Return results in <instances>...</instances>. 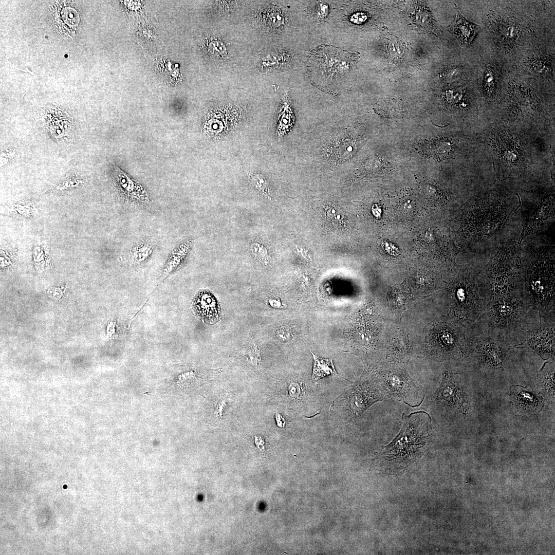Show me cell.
<instances>
[{"label": "cell", "instance_id": "6da1fadb", "mask_svg": "<svg viewBox=\"0 0 555 555\" xmlns=\"http://www.w3.org/2000/svg\"><path fill=\"white\" fill-rule=\"evenodd\" d=\"M529 310L522 291L518 289L491 295L485 311L477 322L484 333L516 347L528 336Z\"/></svg>", "mask_w": 555, "mask_h": 555}, {"label": "cell", "instance_id": "7a4b0ae2", "mask_svg": "<svg viewBox=\"0 0 555 555\" xmlns=\"http://www.w3.org/2000/svg\"><path fill=\"white\" fill-rule=\"evenodd\" d=\"M431 423L430 415L423 411L402 414L399 433L380 453L384 471L399 473L422 456L431 439Z\"/></svg>", "mask_w": 555, "mask_h": 555}, {"label": "cell", "instance_id": "3957f363", "mask_svg": "<svg viewBox=\"0 0 555 555\" xmlns=\"http://www.w3.org/2000/svg\"><path fill=\"white\" fill-rule=\"evenodd\" d=\"M358 59L357 53L331 45H320L309 54L308 70L310 80L320 88L336 89L342 85Z\"/></svg>", "mask_w": 555, "mask_h": 555}, {"label": "cell", "instance_id": "277c9868", "mask_svg": "<svg viewBox=\"0 0 555 555\" xmlns=\"http://www.w3.org/2000/svg\"><path fill=\"white\" fill-rule=\"evenodd\" d=\"M381 385L388 398L402 401L413 408L419 406L425 398L424 388L403 372H386Z\"/></svg>", "mask_w": 555, "mask_h": 555}, {"label": "cell", "instance_id": "5b68a950", "mask_svg": "<svg viewBox=\"0 0 555 555\" xmlns=\"http://www.w3.org/2000/svg\"><path fill=\"white\" fill-rule=\"evenodd\" d=\"M512 348L482 331L474 343L471 354H474L483 368L504 370Z\"/></svg>", "mask_w": 555, "mask_h": 555}, {"label": "cell", "instance_id": "8992f818", "mask_svg": "<svg viewBox=\"0 0 555 555\" xmlns=\"http://www.w3.org/2000/svg\"><path fill=\"white\" fill-rule=\"evenodd\" d=\"M435 400L447 409L467 415L471 411L468 396L459 377L444 371L440 386L436 391Z\"/></svg>", "mask_w": 555, "mask_h": 555}, {"label": "cell", "instance_id": "52a82bcc", "mask_svg": "<svg viewBox=\"0 0 555 555\" xmlns=\"http://www.w3.org/2000/svg\"><path fill=\"white\" fill-rule=\"evenodd\" d=\"M114 179L118 190L127 201L142 204L150 202V196L143 186L116 166Z\"/></svg>", "mask_w": 555, "mask_h": 555}, {"label": "cell", "instance_id": "ba28073f", "mask_svg": "<svg viewBox=\"0 0 555 555\" xmlns=\"http://www.w3.org/2000/svg\"><path fill=\"white\" fill-rule=\"evenodd\" d=\"M510 398L513 405L525 413L537 414L544 406L542 396L534 391L520 385L511 386Z\"/></svg>", "mask_w": 555, "mask_h": 555}, {"label": "cell", "instance_id": "9c48e42d", "mask_svg": "<svg viewBox=\"0 0 555 555\" xmlns=\"http://www.w3.org/2000/svg\"><path fill=\"white\" fill-rule=\"evenodd\" d=\"M521 345H526L542 358H553L554 356V326L542 327L528 332Z\"/></svg>", "mask_w": 555, "mask_h": 555}, {"label": "cell", "instance_id": "30bf717a", "mask_svg": "<svg viewBox=\"0 0 555 555\" xmlns=\"http://www.w3.org/2000/svg\"><path fill=\"white\" fill-rule=\"evenodd\" d=\"M193 308L197 316L206 323L211 324L218 320V305L209 292L204 290L199 292L195 298Z\"/></svg>", "mask_w": 555, "mask_h": 555}, {"label": "cell", "instance_id": "8fae6325", "mask_svg": "<svg viewBox=\"0 0 555 555\" xmlns=\"http://www.w3.org/2000/svg\"><path fill=\"white\" fill-rule=\"evenodd\" d=\"M480 29V26L469 21L458 11L449 26L450 31L466 46L470 45Z\"/></svg>", "mask_w": 555, "mask_h": 555}, {"label": "cell", "instance_id": "7c38bea8", "mask_svg": "<svg viewBox=\"0 0 555 555\" xmlns=\"http://www.w3.org/2000/svg\"><path fill=\"white\" fill-rule=\"evenodd\" d=\"M537 378L542 394L549 400L554 398V363L546 361L540 368Z\"/></svg>", "mask_w": 555, "mask_h": 555}, {"label": "cell", "instance_id": "4fadbf2b", "mask_svg": "<svg viewBox=\"0 0 555 555\" xmlns=\"http://www.w3.org/2000/svg\"><path fill=\"white\" fill-rule=\"evenodd\" d=\"M153 252L152 244L141 241L134 244L128 253V260L132 265H138L146 261Z\"/></svg>", "mask_w": 555, "mask_h": 555}, {"label": "cell", "instance_id": "5bb4252c", "mask_svg": "<svg viewBox=\"0 0 555 555\" xmlns=\"http://www.w3.org/2000/svg\"><path fill=\"white\" fill-rule=\"evenodd\" d=\"M313 358L312 378L318 380L330 375H337L331 359L321 358L311 353Z\"/></svg>", "mask_w": 555, "mask_h": 555}, {"label": "cell", "instance_id": "9a60e30c", "mask_svg": "<svg viewBox=\"0 0 555 555\" xmlns=\"http://www.w3.org/2000/svg\"><path fill=\"white\" fill-rule=\"evenodd\" d=\"M192 243L191 239L188 240L173 250L165 265L164 273L168 274L183 261L190 250Z\"/></svg>", "mask_w": 555, "mask_h": 555}, {"label": "cell", "instance_id": "2e32d148", "mask_svg": "<svg viewBox=\"0 0 555 555\" xmlns=\"http://www.w3.org/2000/svg\"><path fill=\"white\" fill-rule=\"evenodd\" d=\"M251 182L256 190L263 194L268 199H271L268 183L263 175H253L251 178Z\"/></svg>", "mask_w": 555, "mask_h": 555}, {"label": "cell", "instance_id": "e0dca14e", "mask_svg": "<svg viewBox=\"0 0 555 555\" xmlns=\"http://www.w3.org/2000/svg\"><path fill=\"white\" fill-rule=\"evenodd\" d=\"M413 14L414 21L416 22L415 23L418 26L424 28V27L429 28L428 26L432 25V19L431 18L430 12L424 9V8L419 7L418 9H415Z\"/></svg>", "mask_w": 555, "mask_h": 555}, {"label": "cell", "instance_id": "ac0fdd59", "mask_svg": "<svg viewBox=\"0 0 555 555\" xmlns=\"http://www.w3.org/2000/svg\"><path fill=\"white\" fill-rule=\"evenodd\" d=\"M250 249L252 255L264 263L267 264L269 260V252L264 245L255 242L251 245Z\"/></svg>", "mask_w": 555, "mask_h": 555}, {"label": "cell", "instance_id": "d6986e66", "mask_svg": "<svg viewBox=\"0 0 555 555\" xmlns=\"http://www.w3.org/2000/svg\"><path fill=\"white\" fill-rule=\"evenodd\" d=\"M387 49L391 56L395 59H400L404 52V47L402 44L394 40L387 42Z\"/></svg>", "mask_w": 555, "mask_h": 555}, {"label": "cell", "instance_id": "ffe728a7", "mask_svg": "<svg viewBox=\"0 0 555 555\" xmlns=\"http://www.w3.org/2000/svg\"><path fill=\"white\" fill-rule=\"evenodd\" d=\"M326 216L331 220L336 222H341L344 217L342 211L334 207L326 209Z\"/></svg>", "mask_w": 555, "mask_h": 555}, {"label": "cell", "instance_id": "44dd1931", "mask_svg": "<svg viewBox=\"0 0 555 555\" xmlns=\"http://www.w3.org/2000/svg\"><path fill=\"white\" fill-rule=\"evenodd\" d=\"M484 81L485 86L487 87H492L494 82V76L491 70L488 69L486 72Z\"/></svg>", "mask_w": 555, "mask_h": 555}, {"label": "cell", "instance_id": "7402d4cb", "mask_svg": "<svg viewBox=\"0 0 555 555\" xmlns=\"http://www.w3.org/2000/svg\"><path fill=\"white\" fill-rule=\"evenodd\" d=\"M448 96L450 99H459L461 96V92L459 90H450L448 91Z\"/></svg>", "mask_w": 555, "mask_h": 555}, {"label": "cell", "instance_id": "603a6c76", "mask_svg": "<svg viewBox=\"0 0 555 555\" xmlns=\"http://www.w3.org/2000/svg\"><path fill=\"white\" fill-rule=\"evenodd\" d=\"M297 385L295 384H292L290 385L289 388V393L292 396H295L299 393V387H297Z\"/></svg>", "mask_w": 555, "mask_h": 555}, {"label": "cell", "instance_id": "cb8c5ba5", "mask_svg": "<svg viewBox=\"0 0 555 555\" xmlns=\"http://www.w3.org/2000/svg\"><path fill=\"white\" fill-rule=\"evenodd\" d=\"M353 17L355 22H364L366 18V16L362 14H355L353 16Z\"/></svg>", "mask_w": 555, "mask_h": 555}, {"label": "cell", "instance_id": "d4e9b609", "mask_svg": "<svg viewBox=\"0 0 555 555\" xmlns=\"http://www.w3.org/2000/svg\"><path fill=\"white\" fill-rule=\"evenodd\" d=\"M275 418L278 426L281 428L284 427L285 421L282 416L279 414H276Z\"/></svg>", "mask_w": 555, "mask_h": 555}, {"label": "cell", "instance_id": "484cf974", "mask_svg": "<svg viewBox=\"0 0 555 555\" xmlns=\"http://www.w3.org/2000/svg\"><path fill=\"white\" fill-rule=\"evenodd\" d=\"M288 333V331H287L285 329H281L278 332L279 336L283 340L288 338L287 337H289V334Z\"/></svg>", "mask_w": 555, "mask_h": 555}, {"label": "cell", "instance_id": "4316f807", "mask_svg": "<svg viewBox=\"0 0 555 555\" xmlns=\"http://www.w3.org/2000/svg\"><path fill=\"white\" fill-rule=\"evenodd\" d=\"M66 487H67V486H66V485H65L64 487L63 486V488H64V489H66Z\"/></svg>", "mask_w": 555, "mask_h": 555}]
</instances>
